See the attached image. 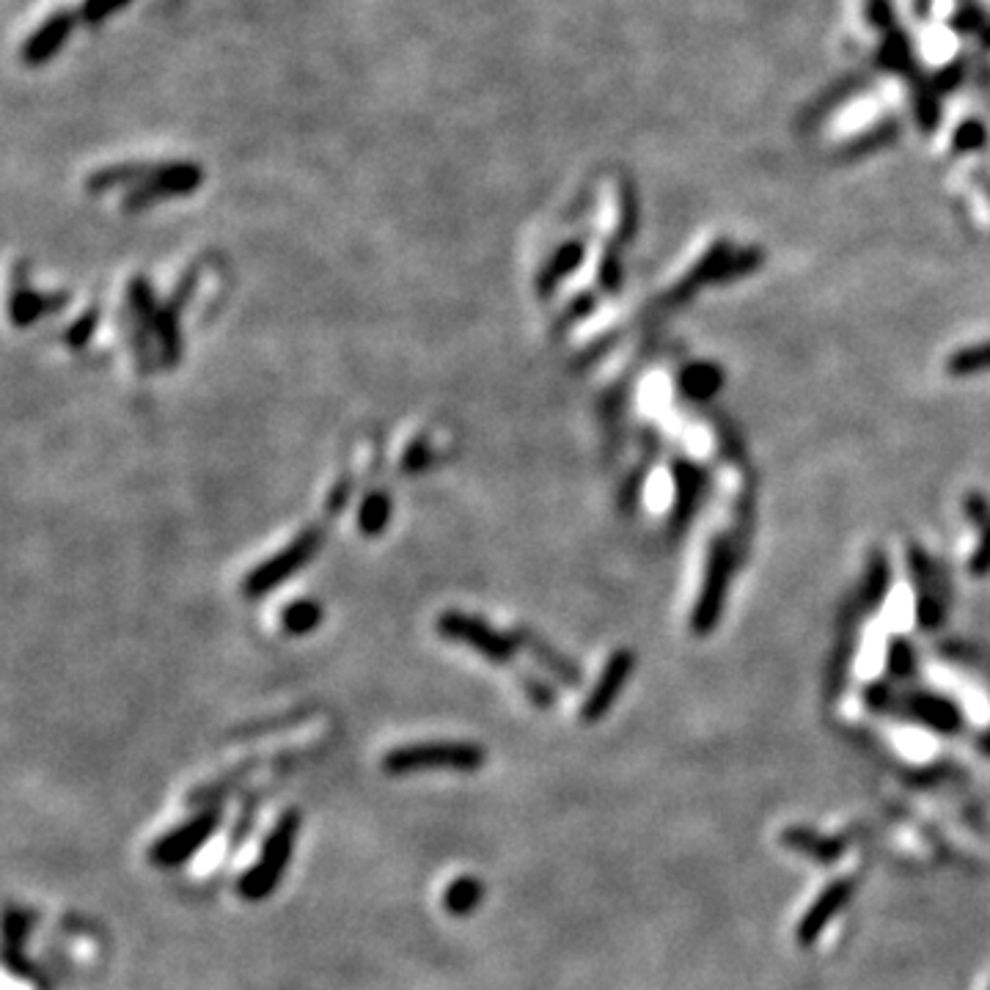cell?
I'll return each instance as SVG.
<instances>
[{
	"label": "cell",
	"instance_id": "1",
	"mask_svg": "<svg viewBox=\"0 0 990 990\" xmlns=\"http://www.w3.org/2000/svg\"><path fill=\"white\" fill-rule=\"evenodd\" d=\"M848 39L861 59L884 69H902L905 41L897 30L889 0H848Z\"/></svg>",
	"mask_w": 990,
	"mask_h": 990
},
{
	"label": "cell",
	"instance_id": "2",
	"mask_svg": "<svg viewBox=\"0 0 990 990\" xmlns=\"http://www.w3.org/2000/svg\"><path fill=\"white\" fill-rule=\"evenodd\" d=\"M301 825L303 814L297 812V809H287V812L276 820V825L267 832L256 864L248 866L245 873L237 878V894H240L242 900L262 902L281 886L283 873L289 870V861H292V853H295Z\"/></svg>",
	"mask_w": 990,
	"mask_h": 990
},
{
	"label": "cell",
	"instance_id": "3",
	"mask_svg": "<svg viewBox=\"0 0 990 990\" xmlns=\"http://www.w3.org/2000/svg\"><path fill=\"white\" fill-rule=\"evenodd\" d=\"M487 762V751L479 742L466 740H424L407 742L399 749H391L383 757V771L389 776H410V773L430 771V767H446L457 773H473Z\"/></svg>",
	"mask_w": 990,
	"mask_h": 990
},
{
	"label": "cell",
	"instance_id": "4",
	"mask_svg": "<svg viewBox=\"0 0 990 990\" xmlns=\"http://www.w3.org/2000/svg\"><path fill=\"white\" fill-rule=\"evenodd\" d=\"M220 823H224V803H220V807L199 809V812L190 814L185 823H179L177 828L165 832L163 837L154 839V842L149 845V864L157 866V870H177V866L188 864V861L215 837Z\"/></svg>",
	"mask_w": 990,
	"mask_h": 990
},
{
	"label": "cell",
	"instance_id": "5",
	"mask_svg": "<svg viewBox=\"0 0 990 990\" xmlns=\"http://www.w3.org/2000/svg\"><path fill=\"white\" fill-rule=\"evenodd\" d=\"M437 631H441L443 636L452 638V642L468 644V647H473L479 655L493 660V663H507L515 652L512 638L502 636V633L493 631L487 622L471 617V613H443V617L437 619Z\"/></svg>",
	"mask_w": 990,
	"mask_h": 990
},
{
	"label": "cell",
	"instance_id": "6",
	"mask_svg": "<svg viewBox=\"0 0 990 990\" xmlns=\"http://www.w3.org/2000/svg\"><path fill=\"white\" fill-rule=\"evenodd\" d=\"M317 543H319L317 531H306V534H301L287 550H281L278 556H272L267 564L256 567L254 575L248 578L245 589L251 592V595H256V592H265V589H270V586L281 584L283 578L292 575L297 567L306 564V561L317 554Z\"/></svg>",
	"mask_w": 990,
	"mask_h": 990
},
{
	"label": "cell",
	"instance_id": "7",
	"mask_svg": "<svg viewBox=\"0 0 990 990\" xmlns=\"http://www.w3.org/2000/svg\"><path fill=\"white\" fill-rule=\"evenodd\" d=\"M627 672H631V655H613L611 663H608L606 672H602L600 683L595 685V690H592L589 699H586L584 721H597L608 713V708H611L613 699H617L619 690H622V685H625Z\"/></svg>",
	"mask_w": 990,
	"mask_h": 990
},
{
	"label": "cell",
	"instance_id": "8",
	"mask_svg": "<svg viewBox=\"0 0 990 990\" xmlns=\"http://www.w3.org/2000/svg\"><path fill=\"white\" fill-rule=\"evenodd\" d=\"M850 891H853V884H850V880H837L834 886H828V889L820 894V900L809 908L807 916L801 919V927H798V941L801 943L812 941V938L817 936V932L823 930L828 922H832V916L837 914L839 908L845 905V900L850 897Z\"/></svg>",
	"mask_w": 990,
	"mask_h": 990
},
{
	"label": "cell",
	"instance_id": "9",
	"mask_svg": "<svg viewBox=\"0 0 990 990\" xmlns=\"http://www.w3.org/2000/svg\"><path fill=\"white\" fill-rule=\"evenodd\" d=\"M484 894H487V889H484V884L477 875H460L443 891V908H446L448 916L462 919V916H471L482 905Z\"/></svg>",
	"mask_w": 990,
	"mask_h": 990
},
{
	"label": "cell",
	"instance_id": "10",
	"mask_svg": "<svg viewBox=\"0 0 990 990\" xmlns=\"http://www.w3.org/2000/svg\"><path fill=\"white\" fill-rule=\"evenodd\" d=\"M254 767H256V762H245V765L234 767V771H231L229 776H220V778H215V782L201 784V787H195V790L188 796V807H193V809H199V807L201 809L220 807V803H224V798L231 796V792H234L237 787H240V784L245 782L248 776H251V771H254Z\"/></svg>",
	"mask_w": 990,
	"mask_h": 990
},
{
	"label": "cell",
	"instance_id": "11",
	"mask_svg": "<svg viewBox=\"0 0 990 990\" xmlns=\"http://www.w3.org/2000/svg\"><path fill=\"white\" fill-rule=\"evenodd\" d=\"M319 617H322V611H319L317 602L301 600V602H295V606H289L287 611H283V627H287V631H292V633L314 631V627L319 625Z\"/></svg>",
	"mask_w": 990,
	"mask_h": 990
},
{
	"label": "cell",
	"instance_id": "12",
	"mask_svg": "<svg viewBox=\"0 0 990 990\" xmlns=\"http://www.w3.org/2000/svg\"><path fill=\"white\" fill-rule=\"evenodd\" d=\"M389 520V502H385L383 495H369L364 502V509H360V525H364V534H380Z\"/></svg>",
	"mask_w": 990,
	"mask_h": 990
},
{
	"label": "cell",
	"instance_id": "13",
	"mask_svg": "<svg viewBox=\"0 0 990 990\" xmlns=\"http://www.w3.org/2000/svg\"><path fill=\"white\" fill-rule=\"evenodd\" d=\"M719 371L710 369V366H694V369H688V375H685L683 380L685 391L694 396H708L710 391L719 389Z\"/></svg>",
	"mask_w": 990,
	"mask_h": 990
},
{
	"label": "cell",
	"instance_id": "14",
	"mask_svg": "<svg viewBox=\"0 0 990 990\" xmlns=\"http://www.w3.org/2000/svg\"><path fill=\"white\" fill-rule=\"evenodd\" d=\"M990 366V344H982V347H974L961 353L957 358H952L949 369L952 371H974V369H985Z\"/></svg>",
	"mask_w": 990,
	"mask_h": 990
}]
</instances>
